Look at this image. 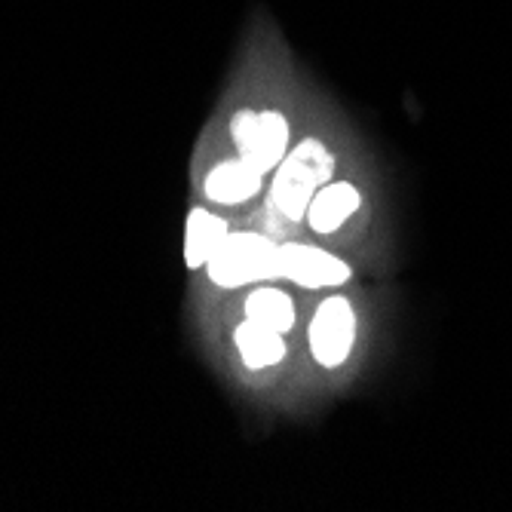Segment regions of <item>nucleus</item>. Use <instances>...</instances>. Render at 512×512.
<instances>
[{
	"label": "nucleus",
	"mask_w": 512,
	"mask_h": 512,
	"mask_svg": "<svg viewBox=\"0 0 512 512\" xmlns=\"http://www.w3.org/2000/svg\"><path fill=\"white\" fill-rule=\"evenodd\" d=\"M234 344H237V350L243 356V365L252 368V371L279 365V362L286 359V341H283V335L264 329V325H258L252 319H243L237 329H234Z\"/></svg>",
	"instance_id": "1a4fd4ad"
},
{
	"label": "nucleus",
	"mask_w": 512,
	"mask_h": 512,
	"mask_svg": "<svg viewBox=\"0 0 512 512\" xmlns=\"http://www.w3.org/2000/svg\"><path fill=\"white\" fill-rule=\"evenodd\" d=\"M246 319L264 325L270 332L279 335H289L295 329V301L283 292V289H273V286H261L246 298Z\"/></svg>",
	"instance_id": "9d476101"
},
{
	"label": "nucleus",
	"mask_w": 512,
	"mask_h": 512,
	"mask_svg": "<svg viewBox=\"0 0 512 512\" xmlns=\"http://www.w3.org/2000/svg\"><path fill=\"white\" fill-rule=\"evenodd\" d=\"M230 227L224 218L206 212V209H194L188 215V230H184V261L188 267H206L209 258L218 252V246L227 240Z\"/></svg>",
	"instance_id": "6e6552de"
},
{
	"label": "nucleus",
	"mask_w": 512,
	"mask_h": 512,
	"mask_svg": "<svg viewBox=\"0 0 512 512\" xmlns=\"http://www.w3.org/2000/svg\"><path fill=\"white\" fill-rule=\"evenodd\" d=\"M350 264L338 255L307 246V243H279V279H292L301 289H332L350 279Z\"/></svg>",
	"instance_id": "39448f33"
},
{
	"label": "nucleus",
	"mask_w": 512,
	"mask_h": 512,
	"mask_svg": "<svg viewBox=\"0 0 512 512\" xmlns=\"http://www.w3.org/2000/svg\"><path fill=\"white\" fill-rule=\"evenodd\" d=\"M230 135H234L237 154L249 160L261 175L276 169L289 154V120L279 111H237L230 117Z\"/></svg>",
	"instance_id": "7ed1b4c3"
},
{
	"label": "nucleus",
	"mask_w": 512,
	"mask_h": 512,
	"mask_svg": "<svg viewBox=\"0 0 512 512\" xmlns=\"http://www.w3.org/2000/svg\"><path fill=\"white\" fill-rule=\"evenodd\" d=\"M206 270L218 289L273 283L279 279V243H273L267 234H258V230L227 234V240L209 258Z\"/></svg>",
	"instance_id": "f03ea898"
},
{
	"label": "nucleus",
	"mask_w": 512,
	"mask_h": 512,
	"mask_svg": "<svg viewBox=\"0 0 512 512\" xmlns=\"http://www.w3.org/2000/svg\"><path fill=\"white\" fill-rule=\"evenodd\" d=\"M261 181L264 175L243 157H234V160H224L218 163L209 175H206V184L203 191L212 203H221V206H237V203H246L252 200L258 191H261Z\"/></svg>",
	"instance_id": "0eeeda50"
},
{
	"label": "nucleus",
	"mask_w": 512,
	"mask_h": 512,
	"mask_svg": "<svg viewBox=\"0 0 512 512\" xmlns=\"http://www.w3.org/2000/svg\"><path fill=\"white\" fill-rule=\"evenodd\" d=\"M332 172H335V154L319 138H304L276 166L270 184V203L292 224H298L301 218H307L316 191L332 181Z\"/></svg>",
	"instance_id": "f257e3e1"
},
{
	"label": "nucleus",
	"mask_w": 512,
	"mask_h": 512,
	"mask_svg": "<svg viewBox=\"0 0 512 512\" xmlns=\"http://www.w3.org/2000/svg\"><path fill=\"white\" fill-rule=\"evenodd\" d=\"M356 341V313L344 295L325 298L310 319V353L322 368H338L350 359Z\"/></svg>",
	"instance_id": "20e7f679"
},
{
	"label": "nucleus",
	"mask_w": 512,
	"mask_h": 512,
	"mask_svg": "<svg viewBox=\"0 0 512 512\" xmlns=\"http://www.w3.org/2000/svg\"><path fill=\"white\" fill-rule=\"evenodd\" d=\"M359 206H362V194L350 181H329L316 191V197L307 209V221L316 234L329 237L359 212Z\"/></svg>",
	"instance_id": "423d86ee"
}]
</instances>
